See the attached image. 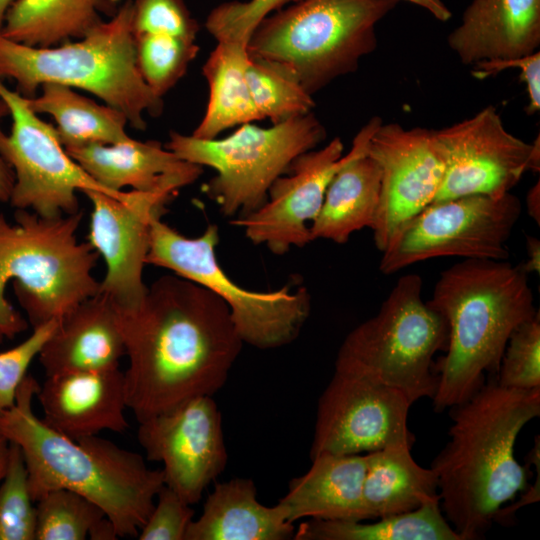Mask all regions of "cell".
Returning a JSON list of instances; mask_svg holds the SVG:
<instances>
[{"mask_svg":"<svg viewBox=\"0 0 540 540\" xmlns=\"http://www.w3.org/2000/svg\"><path fill=\"white\" fill-rule=\"evenodd\" d=\"M427 303L446 320V354L434 365L432 398L443 412L497 373L512 332L538 312L528 274L506 260L464 259L441 272Z\"/></svg>","mask_w":540,"mask_h":540,"instance_id":"cell-4","label":"cell"},{"mask_svg":"<svg viewBox=\"0 0 540 540\" xmlns=\"http://www.w3.org/2000/svg\"><path fill=\"white\" fill-rule=\"evenodd\" d=\"M199 23L183 0H134L132 31L134 37L145 34L169 35L196 40Z\"/></svg>","mask_w":540,"mask_h":540,"instance_id":"cell-37","label":"cell"},{"mask_svg":"<svg viewBox=\"0 0 540 540\" xmlns=\"http://www.w3.org/2000/svg\"><path fill=\"white\" fill-rule=\"evenodd\" d=\"M193 516L191 505L164 484L137 537L139 540H185Z\"/></svg>","mask_w":540,"mask_h":540,"instance_id":"cell-39","label":"cell"},{"mask_svg":"<svg viewBox=\"0 0 540 540\" xmlns=\"http://www.w3.org/2000/svg\"><path fill=\"white\" fill-rule=\"evenodd\" d=\"M381 122L377 116L371 118L357 133L346 154L343 142L335 137L324 147L299 155L271 185L264 205L231 219L230 224L242 228L252 244H264L275 255H284L292 247L306 246L312 241L310 224L322 206L332 178L368 147Z\"/></svg>","mask_w":540,"mask_h":540,"instance_id":"cell-13","label":"cell"},{"mask_svg":"<svg viewBox=\"0 0 540 540\" xmlns=\"http://www.w3.org/2000/svg\"><path fill=\"white\" fill-rule=\"evenodd\" d=\"M434 134L445 171L433 202L466 195L499 198L528 171L532 143L508 132L492 105Z\"/></svg>","mask_w":540,"mask_h":540,"instance_id":"cell-17","label":"cell"},{"mask_svg":"<svg viewBox=\"0 0 540 540\" xmlns=\"http://www.w3.org/2000/svg\"><path fill=\"white\" fill-rule=\"evenodd\" d=\"M311 460L310 469L292 479L279 500L289 521L368 520L362 498L366 455L320 454Z\"/></svg>","mask_w":540,"mask_h":540,"instance_id":"cell-23","label":"cell"},{"mask_svg":"<svg viewBox=\"0 0 540 540\" xmlns=\"http://www.w3.org/2000/svg\"><path fill=\"white\" fill-rule=\"evenodd\" d=\"M9 441L0 432V482L2 481L8 463Z\"/></svg>","mask_w":540,"mask_h":540,"instance_id":"cell-45","label":"cell"},{"mask_svg":"<svg viewBox=\"0 0 540 540\" xmlns=\"http://www.w3.org/2000/svg\"><path fill=\"white\" fill-rule=\"evenodd\" d=\"M412 404L398 390L370 379L334 371L318 400L310 458L354 455L388 447H412L408 428Z\"/></svg>","mask_w":540,"mask_h":540,"instance_id":"cell-14","label":"cell"},{"mask_svg":"<svg viewBox=\"0 0 540 540\" xmlns=\"http://www.w3.org/2000/svg\"><path fill=\"white\" fill-rule=\"evenodd\" d=\"M300 0L227 1L214 7L205 28L217 42H247L256 26L270 14Z\"/></svg>","mask_w":540,"mask_h":540,"instance_id":"cell-36","label":"cell"},{"mask_svg":"<svg viewBox=\"0 0 540 540\" xmlns=\"http://www.w3.org/2000/svg\"><path fill=\"white\" fill-rule=\"evenodd\" d=\"M218 243L216 224L207 225L197 237H187L159 218L151 226L146 264L169 269L217 295L228 306L244 343L273 349L294 341L310 314L308 289L286 284L257 292L241 287L220 266Z\"/></svg>","mask_w":540,"mask_h":540,"instance_id":"cell-10","label":"cell"},{"mask_svg":"<svg viewBox=\"0 0 540 540\" xmlns=\"http://www.w3.org/2000/svg\"><path fill=\"white\" fill-rule=\"evenodd\" d=\"M0 95L12 118L10 134L0 128V156L12 168L15 182L9 199L17 209H31L44 218L79 211L76 192L89 190L115 196L91 178L67 153L56 128L43 121L27 98L0 81Z\"/></svg>","mask_w":540,"mask_h":540,"instance_id":"cell-12","label":"cell"},{"mask_svg":"<svg viewBox=\"0 0 540 540\" xmlns=\"http://www.w3.org/2000/svg\"><path fill=\"white\" fill-rule=\"evenodd\" d=\"M40 89L41 94L27 98V103L36 114H49L54 118L65 149L113 144L129 138L125 131L128 121L121 111L98 104L69 86L46 83Z\"/></svg>","mask_w":540,"mask_h":540,"instance_id":"cell-29","label":"cell"},{"mask_svg":"<svg viewBox=\"0 0 540 540\" xmlns=\"http://www.w3.org/2000/svg\"><path fill=\"white\" fill-rule=\"evenodd\" d=\"M83 213L44 218L17 209L15 222L0 213V343L27 329V321L6 298L14 293L36 328L59 320L99 292L92 275L99 254L78 242Z\"/></svg>","mask_w":540,"mask_h":540,"instance_id":"cell-5","label":"cell"},{"mask_svg":"<svg viewBox=\"0 0 540 540\" xmlns=\"http://www.w3.org/2000/svg\"><path fill=\"white\" fill-rule=\"evenodd\" d=\"M293 524L280 502L261 504L254 482L236 478L216 483L185 540H286L294 538Z\"/></svg>","mask_w":540,"mask_h":540,"instance_id":"cell-24","label":"cell"},{"mask_svg":"<svg viewBox=\"0 0 540 540\" xmlns=\"http://www.w3.org/2000/svg\"><path fill=\"white\" fill-rule=\"evenodd\" d=\"M107 0H16L0 34L12 41L52 47L84 37L103 20Z\"/></svg>","mask_w":540,"mask_h":540,"instance_id":"cell-28","label":"cell"},{"mask_svg":"<svg viewBox=\"0 0 540 540\" xmlns=\"http://www.w3.org/2000/svg\"><path fill=\"white\" fill-rule=\"evenodd\" d=\"M36 396L42 420L71 439L104 430L123 433L129 426L124 372L119 368L46 376Z\"/></svg>","mask_w":540,"mask_h":540,"instance_id":"cell-19","label":"cell"},{"mask_svg":"<svg viewBox=\"0 0 540 540\" xmlns=\"http://www.w3.org/2000/svg\"><path fill=\"white\" fill-rule=\"evenodd\" d=\"M407 446L369 452L362 498L368 520L413 511L439 498L437 476L417 464Z\"/></svg>","mask_w":540,"mask_h":540,"instance_id":"cell-26","label":"cell"},{"mask_svg":"<svg viewBox=\"0 0 540 540\" xmlns=\"http://www.w3.org/2000/svg\"><path fill=\"white\" fill-rule=\"evenodd\" d=\"M180 189L167 185L150 191L132 190L122 198L93 190L83 192L92 205L87 242L106 264L99 293L122 312L136 309L145 297L148 286L143 281V268L151 226L167 212Z\"/></svg>","mask_w":540,"mask_h":540,"instance_id":"cell-15","label":"cell"},{"mask_svg":"<svg viewBox=\"0 0 540 540\" xmlns=\"http://www.w3.org/2000/svg\"><path fill=\"white\" fill-rule=\"evenodd\" d=\"M422 279H398L376 315L343 340L335 371L361 376L401 392L413 404L432 399L438 383L433 357L445 350L444 317L421 297Z\"/></svg>","mask_w":540,"mask_h":540,"instance_id":"cell-8","label":"cell"},{"mask_svg":"<svg viewBox=\"0 0 540 540\" xmlns=\"http://www.w3.org/2000/svg\"><path fill=\"white\" fill-rule=\"evenodd\" d=\"M399 0H300L264 18L246 48L314 95L377 47L376 25Z\"/></svg>","mask_w":540,"mask_h":540,"instance_id":"cell-7","label":"cell"},{"mask_svg":"<svg viewBox=\"0 0 540 540\" xmlns=\"http://www.w3.org/2000/svg\"><path fill=\"white\" fill-rule=\"evenodd\" d=\"M520 70L522 82L526 85L529 103L526 113L533 115L540 110V52L506 60H483L472 65V75L477 79L494 76L506 69Z\"/></svg>","mask_w":540,"mask_h":540,"instance_id":"cell-40","label":"cell"},{"mask_svg":"<svg viewBox=\"0 0 540 540\" xmlns=\"http://www.w3.org/2000/svg\"><path fill=\"white\" fill-rule=\"evenodd\" d=\"M16 0H0V31L4 25L8 9Z\"/></svg>","mask_w":540,"mask_h":540,"instance_id":"cell-47","label":"cell"},{"mask_svg":"<svg viewBox=\"0 0 540 540\" xmlns=\"http://www.w3.org/2000/svg\"><path fill=\"white\" fill-rule=\"evenodd\" d=\"M39 384L27 375L12 407L0 414V432L24 456L32 499L56 489L76 492L98 505L118 537H137L164 486L162 469L98 435L71 439L35 415Z\"/></svg>","mask_w":540,"mask_h":540,"instance_id":"cell-3","label":"cell"},{"mask_svg":"<svg viewBox=\"0 0 540 540\" xmlns=\"http://www.w3.org/2000/svg\"><path fill=\"white\" fill-rule=\"evenodd\" d=\"M34 503L22 451L9 442L7 468L0 482V540H35Z\"/></svg>","mask_w":540,"mask_h":540,"instance_id":"cell-34","label":"cell"},{"mask_svg":"<svg viewBox=\"0 0 540 540\" xmlns=\"http://www.w3.org/2000/svg\"><path fill=\"white\" fill-rule=\"evenodd\" d=\"M68 155L115 196L125 187L150 191L167 185L183 188L194 183L203 167L179 158L156 140L128 138L113 144L66 148Z\"/></svg>","mask_w":540,"mask_h":540,"instance_id":"cell-21","label":"cell"},{"mask_svg":"<svg viewBox=\"0 0 540 540\" xmlns=\"http://www.w3.org/2000/svg\"><path fill=\"white\" fill-rule=\"evenodd\" d=\"M146 458L163 464L164 484L190 505L224 470L222 416L212 396H199L139 422Z\"/></svg>","mask_w":540,"mask_h":540,"instance_id":"cell-16","label":"cell"},{"mask_svg":"<svg viewBox=\"0 0 540 540\" xmlns=\"http://www.w3.org/2000/svg\"><path fill=\"white\" fill-rule=\"evenodd\" d=\"M123 356L121 310L99 292L59 320L38 355L46 376L116 369Z\"/></svg>","mask_w":540,"mask_h":540,"instance_id":"cell-20","label":"cell"},{"mask_svg":"<svg viewBox=\"0 0 540 540\" xmlns=\"http://www.w3.org/2000/svg\"><path fill=\"white\" fill-rule=\"evenodd\" d=\"M367 154L381 170L379 205L371 229L382 252L398 227L434 201L445 162L434 130L405 129L398 123L381 122Z\"/></svg>","mask_w":540,"mask_h":540,"instance_id":"cell-18","label":"cell"},{"mask_svg":"<svg viewBox=\"0 0 540 540\" xmlns=\"http://www.w3.org/2000/svg\"><path fill=\"white\" fill-rule=\"evenodd\" d=\"M511 192L495 198L466 195L432 202L405 221L382 251L379 269L393 274L436 257L506 260V243L521 216Z\"/></svg>","mask_w":540,"mask_h":540,"instance_id":"cell-11","label":"cell"},{"mask_svg":"<svg viewBox=\"0 0 540 540\" xmlns=\"http://www.w3.org/2000/svg\"><path fill=\"white\" fill-rule=\"evenodd\" d=\"M132 4L126 0L110 20L57 46H28L0 34V79H13L26 98L46 83L85 90L121 111L131 127L145 130L144 116H160L164 103L137 65Z\"/></svg>","mask_w":540,"mask_h":540,"instance_id":"cell-6","label":"cell"},{"mask_svg":"<svg viewBox=\"0 0 540 540\" xmlns=\"http://www.w3.org/2000/svg\"><path fill=\"white\" fill-rule=\"evenodd\" d=\"M449 414L450 439L430 468L445 518L462 540H477L504 504L527 490L528 470L514 449L522 428L540 415V388H506L493 380Z\"/></svg>","mask_w":540,"mask_h":540,"instance_id":"cell-2","label":"cell"},{"mask_svg":"<svg viewBox=\"0 0 540 540\" xmlns=\"http://www.w3.org/2000/svg\"><path fill=\"white\" fill-rule=\"evenodd\" d=\"M59 320L33 328V333L26 340L0 353V414L14 405L31 362L39 355Z\"/></svg>","mask_w":540,"mask_h":540,"instance_id":"cell-38","label":"cell"},{"mask_svg":"<svg viewBox=\"0 0 540 540\" xmlns=\"http://www.w3.org/2000/svg\"><path fill=\"white\" fill-rule=\"evenodd\" d=\"M10 115L6 101L0 95V122ZM15 176L9 164L0 156V201L8 202L11 196Z\"/></svg>","mask_w":540,"mask_h":540,"instance_id":"cell-41","label":"cell"},{"mask_svg":"<svg viewBox=\"0 0 540 540\" xmlns=\"http://www.w3.org/2000/svg\"><path fill=\"white\" fill-rule=\"evenodd\" d=\"M496 382L506 388H540V315L520 324L511 334Z\"/></svg>","mask_w":540,"mask_h":540,"instance_id":"cell-35","label":"cell"},{"mask_svg":"<svg viewBox=\"0 0 540 540\" xmlns=\"http://www.w3.org/2000/svg\"><path fill=\"white\" fill-rule=\"evenodd\" d=\"M134 38L141 76L163 98L185 75L199 46L193 40L169 35L145 34Z\"/></svg>","mask_w":540,"mask_h":540,"instance_id":"cell-33","label":"cell"},{"mask_svg":"<svg viewBox=\"0 0 540 540\" xmlns=\"http://www.w3.org/2000/svg\"><path fill=\"white\" fill-rule=\"evenodd\" d=\"M367 151L368 147L355 155L332 178L310 224L312 241L344 244L354 232L372 227L380 199L381 170Z\"/></svg>","mask_w":540,"mask_h":540,"instance_id":"cell-25","label":"cell"},{"mask_svg":"<svg viewBox=\"0 0 540 540\" xmlns=\"http://www.w3.org/2000/svg\"><path fill=\"white\" fill-rule=\"evenodd\" d=\"M528 170L539 172L540 170V140L539 135L532 143V150L529 158Z\"/></svg>","mask_w":540,"mask_h":540,"instance_id":"cell-46","label":"cell"},{"mask_svg":"<svg viewBox=\"0 0 540 540\" xmlns=\"http://www.w3.org/2000/svg\"><path fill=\"white\" fill-rule=\"evenodd\" d=\"M295 540H462L445 518L440 499L396 515L358 520L310 519L299 525Z\"/></svg>","mask_w":540,"mask_h":540,"instance_id":"cell-30","label":"cell"},{"mask_svg":"<svg viewBox=\"0 0 540 540\" xmlns=\"http://www.w3.org/2000/svg\"><path fill=\"white\" fill-rule=\"evenodd\" d=\"M249 60L246 44L217 42L202 67L209 100L192 136L215 139L227 129L261 120L247 82Z\"/></svg>","mask_w":540,"mask_h":540,"instance_id":"cell-27","label":"cell"},{"mask_svg":"<svg viewBox=\"0 0 540 540\" xmlns=\"http://www.w3.org/2000/svg\"><path fill=\"white\" fill-rule=\"evenodd\" d=\"M429 11L437 20L446 22L452 13L441 0H405Z\"/></svg>","mask_w":540,"mask_h":540,"instance_id":"cell-43","label":"cell"},{"mask_svg":"<svg viewBox=\"0 0 540 540\" xmlns=\"http://www.w3.org/2000/svg\"><path fill=\"white\" fill-rule=\"evenodd\" d=\"M527 259L521 266L527 274L540 272V241L537 237H526Z\"/></svg>","mask_w":540,"mask_h":540,"instance_id":"cell-42","label":"cell"},{"mask_svg":"<svg viewBox=\"0 0 540 540\" xmlns=\"http://www.w3.org/2000/svg\"><path fill=\"white\" fill-rule=\"evenodd\" d=\"M325 137V127L310 112L267 128L243 124L222 139L171 131L165 147L187 162L216 171L203 191L223 216L233 219L264 205L274 181Z\"/></svg>","mask_w":540,"mask_h":540,"instance_id":"cell-9","label":"cell"},{"mask_svg":"<svg viewBox=\"0 0 540 540\" xmlns=\"http://www.w3.org/2000/svg\"><path fill=\"white\" fill-rule=\"evenodd\" d=\"M447 43L470 66L538 51L540 0H473Z\"/></svg>","mask_w":540,"mask_h":540,"instance_id":"cell-22","label":"cell"},{"mask_svg":"<svg viewBox=\"0 0 540 540\" xmlns=\"http://www.w3.org/2000/svg\"><path fill=\"white\" fill-rule=\"evenodd\" d=\"M526 207L529 216L539 225L540 224V183L539 181L532 186L526 196Z\"/></svg>","mask_w":540,"mask_h":540,"instance_id":"cell-44","label":"cell"},{"mask_svg":"<svg viewBox=\"0 0 540 540\" xmlns=\"http://www.w3.org/2000/svg\"><path fill=\"white\" fill-rule=\"evenodd\" d=\"M246 77L261 120L277 124L308 114L315 106L313 96L297 80L269 62L250 58Z\"/></svg>","mask_w":540,"mask_h":540,"instance_id":"cell-32","label":"cell"},{"mask_svg":"<svg viewBox=\"0 0 540 540\" xmlns=\"http://www.w3.org/2000/svg\"><path fill=\"white\" fill-rule=\"evenodd\" d=\"M35 540H115L118 534L104 511L86 497L56 489L36 501Z\"/></svg>","mask_w":540,"mask_h":540,"instance_id":"cell-31","label":"cell"},{"mask_svg":"<svg viewBox=\"0 0 540 540\" xmlns=\"http://www.w3.org/2000/svg\"><path fill=\"white\" fill-rule=\"evenodd\" d=\"M121 314L126 402L138 422L213 396L244 343L225 302L176 274L159 277L136 309Z\"/></svg>","mask_w":540,"mask_h":540,"instance_id":"cell-1","label":"cell"}]
</instances>
